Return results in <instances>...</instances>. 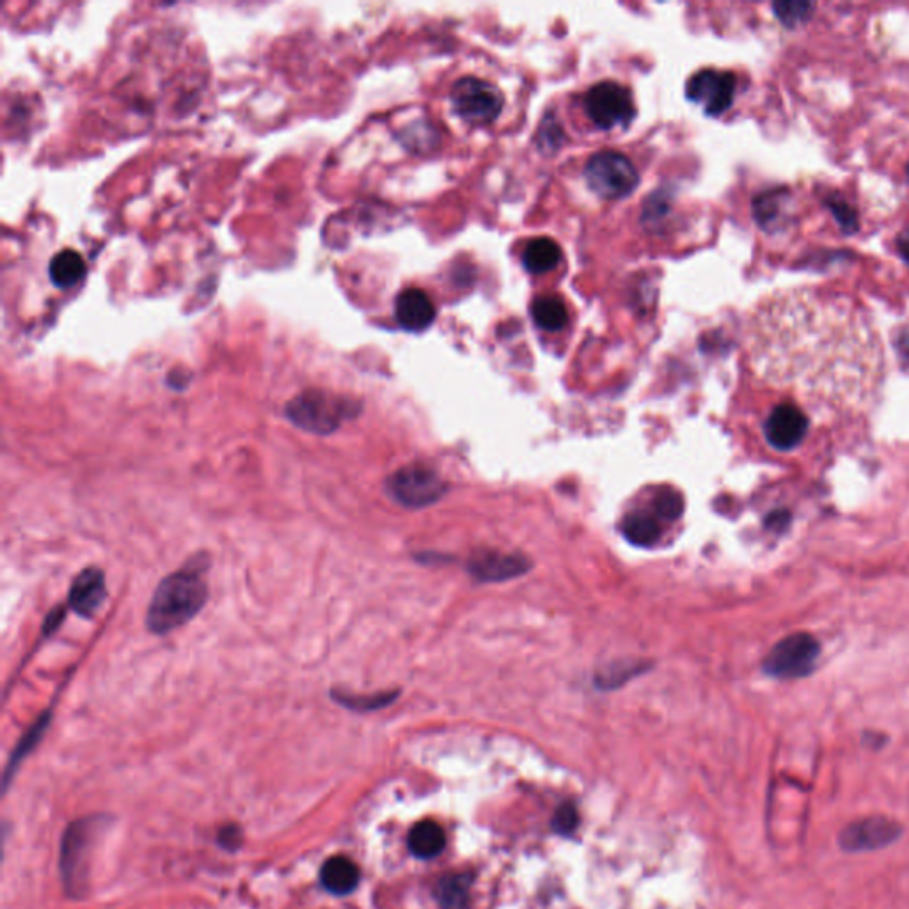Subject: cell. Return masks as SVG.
Wrapping results in <instances>:
<instances>
[{
  "mask_svg": "<svg viewBox=\"0 0 909 909\" xmlns=\"http://www.w3.org/2000/svg\"><path fill=\"white\" fill-rule=\"evenodd\" d=\"M785 196H787L785 190H769L753 201V214L764 230L773 231L782 226L783 217L787 212Z\"/></svg>",
  "mask_w": 909,
  "mask_h": 909,
  "instance_id": "obj_21",
  "label": "cell"
},
{
  "mask_svg": "<svg viewBox=\"0 0 909 909\" xmlns=\"http://www.w3.org/2000/svg\"><path fill=\"white\" fill-rule=\"evenodd\" d=\"M897 251L902 256V260L906 261L909 265V228L902 231L901 235L897 237Z\"/></svg>",
  "mask_w": 909,
  "mask_h": 909,
  "instance_id": "obj_31",
  "label": "cell"
},
{
  "mask_svg": "<svg viewBox=\"0 0 909 909\" xmlns=\"http://www.w3.org/2000/svg\"><path fill=\"white\" fill-rule=\"evenodd\" d=\"M208 562L192 560L160 581L151 597L146 625L153 634H167L182 627L205 608L208 601L205 569Z\"/></svg>",
  "mask_w": 909,
  "mask_h": 909,
  "instance_id": "obj_2",
  "label": "cell"
},
{
  "mask_svg": "<svg viewBox=\"0 0 909 909\" xmlns=\"http://www.w3.org/2000/svg\"><path fill=\"white\" fill-rule=\"evenodd\" d=\"M775 15L783 25L794 27L803 24L814 11V4L808 2H778L773 4Z\"/></svg>",
  "mask_w": 909,
  "mask_h": 909,
  "instance_id": "obj_24",
  "label": "cell"
},
{
  "mask_svg": "<svg viewBox=\"0 0 909 909\" xmlns=\"http://www.w3.org/2000/svg\"><path fill=\"white\" fill-rule=\"evenodd\" d=\"M654 508L659 519L675 521L684 512V499L677 491H661L654 501Z\"/></svg>",
  "mask_w": 909,
  "mask_h": 909,
  "instance_id": "obj_25",
  "label": "cell"
},
{
  "mask_svg": "<svg viewBox=\"0 0 909 909\" xmlns=\"http://www.w3.org/2000/svg\"><path fill=\"white\" fill-rule=\"evenodd\" d=\"M357 404L343 396L322 389H308L286 405V418L295 427L311 434L327 435L336 432L345 419L354 418Z\"/></svg>",
  "mask_w": 909,
  "mask_h": 909,
  "instance_id": "obj_3",
  "label": "cell"
},
{
  "mask_svg": "<svg viewBox=\"0 0 909 909\" xmlns=\"http://www.w3.org/2000/svg\"><path fill=\"white\" fill-rule=\"evenodd\" d=\"M84 274L86 263L82 256L72 249L57 253L48 265V276L57 288H72L82 281Z\"/></svg>",
  "mask_w": 909,
  "mask_h": 909,
  "instance_id": "obj_17",
  "label": "cell"
},
{
  "mask_svg": "<svg viewBox=\"0 0 909 909\" xmlns=\"http://www.w3.org/2000/svg\"><path fill=\"white\" fill-rule=\"evenodd\" d=\"M530 570V562L521 554L483 551L476 554L469 562V572L473 578L483 583H501L508 579L519 578Z\"/></svg>",
  "mask_w": 909,
  "mask_h": 909,
  "instance_id": "obj_13",
  "label": "cell"
},
{
  "mask_svg": "<svg viewBox=\"0 0 909 909\" xmlns=\"http://www.w3.org/2000/svg\"><path fill=\"white\" fill-rule=\"evenodd\" d=\"M585 109L593 125L602 130L627 127L634 118L633 95L617 82H599L586 93Z\"/></svg>",
  "mask_w": 909,
  "mask_h": 909,
  "instance_id": "obj_8",
  "label": "cell"
},
{
  "mask_svg": "<svg viewBox=\"0 0 909 909\" xmlns=\"http://www.w3.org/2000/svg\"><path fill=\"white\" fill-rule=\"evenodd\" d=\"M322 885L336 895H347L356 890L359 869L347 856H332L320 870Z\"/></svg>",
  "mask_w": 909,
  "mask_h": 909,
  "instance_id": "obj_15",
  "label": "cell"
},
{
  "mask_svg": "<svg viewBox=\"0 0 909 909\" xmlns=\"http://www.w3.org/2000/svg\"><path fill=\"white\" fill-rule=\"evenodd\" d=\"M221 842L224 844V847L233 849V847L240 844V831H238L237 828H233V826H228V828L221 833Z\"/></svg>",
  "mask_w": 909,
  "mask_h": 909,
  "instance_id": "obj_30",
  "label": "cell"
},
{
  "mask_svg": "<svg viewBox=\"0 0 909 909\" xmlns=\"http://www.w3.org/2000/svg\"><path fill=\"white\" fill-rule=\"evenodd\" d=\"M808 432V418L805 412L792 404L778 405L769 414L766 423V437L771 446L778 450L796 448Z\"/></svg>",
  "mask_w": 909,
  "mask_h": 909,
  "instance_id": "obj_11",
  "label": "cell"
},
{
  "mask_svg": "<svg viewBox=\"0 0 909 909\" xmlns=\"http://www.w3.org/2000/svg\"><path fill=\"white\" fill-rule=\"evenodd\" d=\"M620 530L631 544L638 547L654 546L661 537V526L656 517L645 514V512H634V514L627 515L622 521Z\"/></svg>",
  "mask_w": 909,
  "mask_h": 909,
  "instance_id": "obj_20",
  "label": "cell"
},
{
  "mask_svg": "<svg viewBox=\"0 0 909 909\" xmlns=\"http://www.w3.org/2000/svg\"><path fill=\"white\" fill-rule=\"evenodd\" d=\"M902 824L886 815H869L847 824L838 835V846L846 853H870L892 846L901 838Z\"/></svg>",
  "mask_w": 909,
  "mask_h": 909,
  "instance_id": "obj_9",
  "label": "cell"
},
{
  "mask_svg": "<svg viewBox=\"0 0 909 909\" xmlns=\"http://www.w3.org/2000/svg\"><path fill=\"white\" fill-rule=\"evenodd\" d=\"M451 107L471 125H489L503 111V95L498 87L482 79L466 77L455 82L450 93Z\"/></svg>",
  "mask_w": 909,
  "mask_h": 909,
  "instance_id": "obj_6",
  "label": "cell"
},
{
  "mask_svg": "<svg viewBox=\"0 0 909 909\" xmlns=\"http://www.w3.org/2000/svg\"><path fill=\"white\" fill-rule=\"evenodd\" d=\"M531 318L542 331L558 332L569 324V311L558 297H538L531 306Z\"/></svg>",
  "mask_w": 909,
  "mask_h": 909,
  "instance_id": "obj_19",
  "label": "cell"
},
{
  "mask_svg": "<svg viewBox=\"0 0 909 909\" xmlns=\"http://www.w3.org/2000/svg\"><path fill=\"white\" fill-rule=\"evenodd\" d=\"M332 698L338 702V704L343 705V707H348L352 711H375V709H380V707H386V705L395 702L396 696L398 693L393 691V693H379V695L372 696H359V695H350V693H345V691H332Z\"/></svg>",
  "mask_w": 909,
  "mask_h": 909,
  "instance_id": "obj_23",
  "label": "cell"
},
{
  "mask_svg": "<svg viewBox=\"0 0 909 909\" xmlns=\"http://www.w3.org/2000/svg\"><path fill=\"white\" fill-rule=\"evenodd\" d=\"M773 379L833 402H860L878 382L883 350L860 311L814 290L780 293L757 318Z\"/></svg>",
  "mask_w": 909,
  "mask_h": 909,
  "instance_id": "obj_1",
  "label": "cell"
},
{
  "mask_svg": "<svg viewBox=\"0 0 909 909\" xmlns=\"http://www.w3.org/2000/svg\"><path fill=\"white\" fill-rule=\"evenodd\" d=\"M578 810L574 808V805H562V807L556 810V814L553 817V828L556 833L560 835H570L572 831L576 830L578 826Z\"/></svg>",
  "mask_w": 909,
  "mask_h": 909,
  "instance_id": "obj_27",
  "label": "cell"
},
{
  "mask_svg": "<svg viewBox=\"0 0 909 909\" xmlns=\"http://www.w3.org/2000/svg\"><path fill=\"white\" fill-rule=\"evenodd\" d=\"M388 492L391 498L407 508L434 505L446 494V482L434 467L414 462L400 467L389 476Z\"/></svg>",
  "mask_w": 909,
  "mask_h": 909,
  "instance_id": "obj_5",
  "label": "cell"
},
{
  "mask_svg": "<svg viewBox=\"0 0 909 909\" xmlns=\"http://www.w3.org/2000/svg\"><path fill=\"white\" fill-rule=\"evenodd\" d=\"M395 317L405 331H425L434 322V302L423 290L407 288L396 297Z\"/></svg>",
  "mask_w": 909,
  "mask_h": 909,
  "instance_id": "obj_14",
  "label": "cell"
},
{
  "mask_svg": "<svg viewBox=\"0 0 909 909\" xmlns=\"http://www.w3.org/2000/svg\"><path fill=\"white\" fill-rule=\"evenodd\" d=\"M645 668H647L645 664L636 663L631 664V666H620V668L615 666L613 670H609V672L599 675V686H601V688H615V686L624 684L625 680L634 677V673L643 672Z\"/></svg>",
  "mask_w": 909,
  "mask_h": 909,
  "instance_id": "obj_26",
  "label": "cell"
},
{
  "mask_svg": "<svg viewBox=\"0 0 909 909\" xmlns=\"http://www.w3.org/2000/svg\"><path fill=\"white\" fill-rule=\"evenodd\" d=\"M562 260V251L551 238H535L522 253V265L531 274H546L556 269Z\"/></svg>",
  "mask_w": 909,
  "mask_h": 909,
  "instance_id": "obj_16",
  "label": "cell"
},
{
  "mask_svg": "<svg viewBox=\"0 0 909 909\" xmlns=\"http://www.w3.org/2000/svg\"><path fill=\"white\" fill-rule=\"evenodd\" d=\"M736 87L734 73L702 70L688 80L686 95L691 102L700 103L707 116H721L732 107Z\"/></svg>",
  "mask_w": 909,
  "mask_h": 909,
  "instance_id": "obj_10",
  "label": "cell"
},
{
  "mask_svg": "<svg viewBox=\"0 0 909 909\" xmlns=\"http://www.w3.org/2000/svg\"><path fill=\"white\" fill-rule=\"evenodd\" d=\"M906 176H908V182H909V162H908V167H906Z\"/></svg>",
  "mask_w": 909,
  "mask_h": 909,
  "instance_id": "obj_32",
  "label": "cell"
},
{
  "mask_svg": "<svg viewBox=\"0 0 909 909\" xmlns=\"http://www.w3.org/2000/svg\"><path fill=\"white\" fill-rule=\"evenodd\" d=\"M821 654V645L814 636L796 633L778 641L767 654L764 670L778 679H798L814 670Z\"/></svg>",
  "mask_w": 909,
  "mask_h": 909,
  "instance_id": "obj_7",
  "label": "cell"
},
{
  "mask_svg": "<svg viewBox=\"0 0 909 909\" xmlns=\"http://www.w3.org/2000/svg\"><path fill=\"white\" fill-rule=\"evenodd\" d=\"M446 846V835L437 823L423 821L416 824L409 833V849L414 856L428 860L443 851Z\"/></svg>",
  "mask_w": 909,
  "mask_h": 909,
  "instance_id": "obj_18",
  "label": "cell"
},
{
  "mask_svg": "<svg viewBox=\"0 0 909 909\" xmlns=\"http://www.w3.org/2000/svg\"><path fill=\"white\" fill-rule=\"evenodd\" d=\"M588 187L602 199L629 196L640 182L633 162L617 151H599L585 167Z\"/></svg>",
  "mask_w": 909,
  "mask_h": 909,
  "instance_id": "obj_4",
  "label": "cell"
},
{
  "mask_svg": "<svg viewBox=\"0 0 909 909\" xmlns=\"http://www.w3.org/2000/svg\"><path fill=\"white\" fill-rule=\"evenodd\" d=\"M469 894V879L464 876H451L439 883L435 897L443 909H462L466 906Z\"/></svg>",
  "mask_w": 909,
  "mask_h": 909,
  "instance_id": "obj_22",
  "label": "cell"
},
{
  "mask_svg": "<svg viewBox=\"0 0 909 909\" xmlns=\"http://www.w3.org/2000/svg\"><path fill=\"white\" fill-rule=\"evenodd\" d=\"M828 205H830L831 212L835 215L838 224H840L847 233L856 231V228H858V219H856L853 208L847 205L844 199L835 198L833 201H830Z\"/></svg>",
  "mask_w": 909,
  "mask_h": 909,
  "instance_id": "obj_28",
  "label": "cell"
},
{
  "mask_svg": "<svg viewBox=\"0 0 909 909\" xmlns=\"http://www.w3.org/2000/svg\"><path fill=\"white\" fill-rule=\"evenodd\" d=\"M107 599L105 574L98 567H86L75 576L68 593V606L80 617L93 618Z\"/></svg>",
  "mask_w": 909,
  "mask_h": 909,
  "instance_id": "obj_12",
  "label": "cell"
},
{
  "mask_svg": "<svg viewBox=\"0 0 909 909\" xmlns=\"http://www.w3.org/2000/svg\"><path fill=\"white\" fill-rule=\"evenodd\" d=\"M64 615H66V609L61 608V606L50 611V615H48L47 620H45V627H43V633H45V636H48V634H52L54 631H56L57 627H59V625H61V622H63Z\"/></svg>",
  "mask_w": 909,
  "mask_h": 909,
  "instance_id": "obj_29",
  "label": "cell"
}]
</instances>
